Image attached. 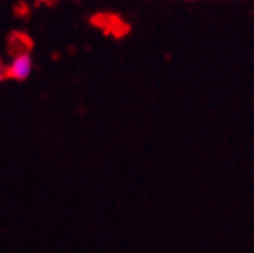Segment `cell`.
<instances>
[{
	"mask_svg": "<svg viewBox=\"0 0 254 253\" xmlns=\"http://www.w3.org/2000/svg\"><path fill=\"white\" fill-rule=\"evenodd\" d=\"M31 72H33V58L28 52H23L12 58L11 64L6 70V75L16 81H25L31 75Z\"/></svg>",
	"mask_w": 254,
	"mask_h": 253,
	"instance_id": "1",
	"label": "cell"
},
{
	"mask_svg": "<svg viewBox=\"0 0 254 253\" xmlns=\"http://www.w3.org/2000/svg\"><path fill=\"white\" fill-rule=\"evenodd\" d=\"M5 75H6V72H5V69H3V66L0 64V83L3 81V78H5Z\"/></svg>",
	"mask_w": 254,
	"mask_h": 253,
	"instance_id": "2",
	"label": "cell"
}]
</instances>
